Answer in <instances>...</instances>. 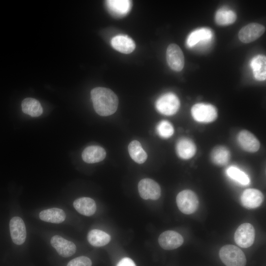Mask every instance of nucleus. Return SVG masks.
I'll return each instance as SVG.
<instances>
[{"label":"nucleus","instance_id":"nucleus-31","mask_svg":"<svg viewBox=\"0 0 266 266\" xmlns=\"http://www.w3.org/2000/svg\"><path fill=\"white\" fill-rule=\"evenodd\" d=\"M116 266H136V265L131 258L125 257L118 263Z\"/></svg>","mask_w":266,"mask_h":266},{"label":"nucleus","instance_id":"nucleus-21","mask_svg":"<svg viewBox=\"0 0 266 266\" xmlns=\"http://www.w3.org/2000/svg\"><path fill=\"white\" fill-rule=\"evenodd\" d=\"M106 2L110 13L115 16H125L129 12L131 7V1L130 0H110Z\"/></svg>","mask_w":266,"mask_h":266},{"label":"nucleus","instance_id":"nucleus-30","mask_svg":"<svg viewBox=\"0 0 266 266\" xmlns=\"http://www.w3.org/2000/svg\"><path fill=\"white\" fill-rule=\"evenodd\" d=\"M91 260L85 256L76 257L70 261L67 266H91Z\"/></svg>","mask_w":266,"mask_h":266},{"label":"nucleus","instance_id":"nucleus-10","mask_svg":"<svg viewBox=\"0 0 266 266\" xmlns=\"http://www.w3.org/2000/svg\"><path fill=\"white\" fill-rule=\"evenodd\" d=\"M265 32V28L263 25L252 23L240 29L238 33V37L242 42L248 43L259 38Z\"/></svg>","mask_w":266,"mask_h":266},{"label":"nucleus","instance_id":"nucleus-29","mask_svg":"<svg viewBox=\"0 0 266 266\" xmlns=\"http://www.w3.org/2000/svg\"><path fill=\"white\" fill-rule=\"evenodd\" d=\"M156 130L158 134L165 138L170 137L174 133L173 126L166 120L160 122L157 126Z\"/></svg>","mask_w":266,"mask_h":266},{"label":"nucleus","instance_id":"nucleus-24","mask_svg":"<svg viewBox=\"0 0 266 266\" xmlns=\"http://www.w3.org/2000/svg\"><path fill=\"white\" fill-rule=\"evenodd\" d=\"M87 239L92 246L101 247L107 244L110 242L111 236L101 230L94 229L88 233Z\"/></svg>","mask_w":266,"mask_h":266},{"label":"nucleus","instance_id":"nucleus-19","mask_svg":"<svg viewBox=\"0 0 266 266\" xmlns=\"http://www.w3.org/2000/svg\"><path fill=\"white\" fill-rule=\"evenodd\" d=\"M73 204L78 212L86 216L93 215L97 209L95 200L88 197L77 199L74 201Z\"/></svg>","mask_w":266,"mask_h":266},{"label":"nucleus","instance_id":"nucleus-18","mask_svg":"<svg viewBox=\"0 0 266 266\" xmlns=\"http://www.w3.org/2000/svg\"><path fill=\"white\" fill-rule=\"evenodd\" d=\"M112 46L118 51L124 54L132 53L135 48L133 40L126 35H118L111 41Z\"/></svg>","mask_w":266,"mask_h":266},{"label":"nucleus","instance_id":"nucleus-12","mask_svg":"<svg viewBox=\"0 0 266 266\" xmlns=\"http://www.w3.org/2000/svg\"><path fill=\"white\" fill-rule=\"evenodd\" d=\"M50 243L59 255L63 257L67 258L73 255L76 250L74 243L58 235L52 236Z\"/></svg>","mask_w":266,"mask_h":266},{"label":"nucleus","instance_id":"nucleus-20","mask_svg":"<svg viewBox=\"0 0 266 266\" xmlns=\"http://www.w3.org/2000/svg\"><path fill=\"white\" fill-rule=\"evenodd\" d=\"M250 66L256 79L264 81L266 79V58L262 55L254 57L251 60Z\"/></svg>","mask_w":266,"mask_h":266},{"label":"nucleus","instance_id":"nucleus-13","mask_svg":"<svg viewBox=\"0 0 266 266\" xmlns=\"http://www.w3.org/2000/svg\"><path fill=\"white\" fill-rule=\"evenodd\" d=\"M264 196L263 193L256 189H247L244 190L240 197L242 205L248 209L258 207L263 203Z\"/></svg>","mask_w":266,"mask_h":266},{"label":"nucleus","instance_id":"nucleus-22","mask_svg":"<svg viewBox=\"0 0 266 266\" xmlns=\"http://www.w3.org/2000/svg\"><path fill=\"white\" fill-rule=\"evenodd\" d=\"M39 218L45 222L59 224L66 219L63 210L58 208H52L42 210L39 213Z\"/></svg>","mask_w":266,"mask_h":266},{"label":"nucleus","instance_id":"nucleus-3","mask_svg":"<svg viewBox=\"0 0 266 266\" xmlns=\"http://www.w3.org/2000/svg\"><path fill=\"white\" fill-rule=\"evenodd\" d=\"M176 201L180 211L185 214L194 213L199 206V200L196 193L191 190H184L176 196Z\"/></svg>","mask_w":266,"mask_h":266},{"label":"nucleus","instance_id":"nucleus-6","mask_svg":"<svg viewBox=\"0 0 266 266\" xmlns=\"http://www.w3.org/2000/svg\"><path fill=\"white\" fill-rule=\"evenodd\" d=\"M255 231L250 223H245L240 225L236 229L234 236L235 242L239 247L248 248L254 243Z\"/></svg>","mask_w":266,"mask_h":266},{"label":"nucleus","instance_id":"nucleus-25","mask_svg":"<svg viewBox=\"0 0 266 266\" xmlns=\"http://www.w3.org/2000/svg\"><path fill=\"white\" fill-rule=\"evenodd\" d=\"M23 112L32 117H38L43 112L42 107L38 100L32 98L25 99L22 102Z\"/></svg>","mask_w":266,"mask_h":266},{"label":"nucleus","instance_id":"nucleus-17","mask_svg":"<svg viewBox=\"0 0 266 266\" xmlns=\"http://www.w3.org/2000/svg\"><path fill=\"white\" fill-rule=\"evenodd\" d=\"M106 156L105 150L98 145H91L85 148L82 153L83 160L89 164L102 161Z\"/></svg>","mask_w":266,"mask_h":266},{"label":"nucleus","instance_id":"nucleus-15","mask_svg":"<svg viewBox=\"0 0 266 266\" xmlns=\"http://www.w3.org/2000/svg\"><path fill=\"white\" fill-rule=\"evenodd\" d=\"M240 146L246 151L254 153L260 148V143L257 137L250 132L247 130L240 131L237 137Z\"/></svg>","mask_w":266,"mask_h":266},{"label":"nucleus","instance_id":"nucleus-7","mask_svg":"<svg viewBox=\"0 0 266 266\" xmlns=\"http://www.w3.org/2000/svg\"><path fill=\"white\" fill-rule=\"evenodd\" d=\"M213 37L212 31L206 28L198 29L193 31L188 36L186 44L190 48L207 46Z\"/></svg>","mask_w":266,"mask_h":266},{"label":"nucleus","instance_id":"nucleus-8","mask_svg":"<svg viewBox=\"0 0 266 266\" xmlns=\"http://www.w3.org/2000/svg\"><path fill=\"white\" fill-rule=\"evenodd\" d=\"M138 190L140 196L144 200H157L161 195L160 185L150 178L141 179L138 184Z\"/></svg>","mask_w":266,"mask_h":266},{"label":"nucleus","instance_id":"nucleus-11","mask_svg":"<svg viewBox=\"0 0 266 266\" xmlns=\"http://www.w3.org/2000/svg\"><path fill=\"white\" fill-rule=\"evenodd\" d=\"M184 239L178 233L174 231H166L162 233L158 238L160 246L165 250L176 249L183 244Z\"/></svg>","mask_w":266,"mask_h":266},{"label":"nucleus","instance_id":"nucleus-5","mask_svg":"<svg viewBox=\"0 0 266 266\" xmlns=\"http://www.w3.org/2000/svg\"><path fill=\"white\" fill-rule=\"evenodd\" d=\"M158 112L165 115H172L178 110L180 103L178 98L173 93H167L159 97L156 101Z\"/></svg>","mask_w":266,"mask_h":266},{"label":"nucleus","instance_id":"nucleus-16","mask_svg":"<svg viewBox=\"0 0 266 266\" xmlns=\"http://www.w3.org/2000/svg\"><path fill=\"white\" fill-rule=\"evenodd\" d=\"M196 151L195 143L189 138H181L176 143V153L181 159L187 160L191 158L195 155Z\"/></svg>","mask_w":266,"mask_h":266},{"label":"nucleus","instance_id":"nucleus-1","mask_svg":"<svg viewBox=\"0 0 266 266\" xmlns=\"http://www.w3.org/2000/svg\"><path fill=\"white\" fill-rule=\"evenodd\" d=\"M91 97L95 111L102 116L114 114L117 109L118 99L110 89L96 87L91 91Z\"/></svg>","mask_w":266,"mask_h":266},{"label":"nucleus","instance_id":"nucleus-9","mask_svg":"<svg viewBox=\"0 0 266 266\" xmlns=\"http://www.w3.org/2000/svg\"><path fill=\"white\" fill-rule=\"evenodd\" d=\"M166 60L170 67L176 71H181L184 66V56L180 48L172 43L167 47L166 52Z\"/></svg>","mask_w":266,"mask_h":266},{"label":"nucleus","instance_id":"nucleus-26","mask_svg":"<svg viewBox=\"0 0 266 266\" xmlns=\"http://www.w3.org/2000/svg\"><path fill=\"white\" fill-rule=\"evenodd\" d=\"M128 151L132 159L138 164L144 163L147 158V153L137 140H133L130 143Z\"/></svg>","mask_w":266,"mask_h":266},{"label":"nucleus","instance_id":"nucleus-23","mask_svg":"<svg viewBox=\"0 0 266 266\" xmlns=\"http://www.w3.org/2000/svg\"><path fill=\"white\" fill-rule=\"evenodd\" d=\"M229 150L225 146H218L213 148L210 154L212 162L216 165L223 166L227 165L230 159Z\"/></svg>","mask_w":266,"mask_h":266},{"label":"nucleus","instance_id":"nucleus-27","mask_svg":"<svg viewBox=\"0 0 266 266\" xmlns=\"http://www.w3.org/2000/svg\"><path fill=\"white\" fill-rule=\"evenodd\" d=\"M236 19L235 13L226 7L219 9L215 17L216 23L221 26H226L233 23Z\"/></svg>","mask_w":266,"mask_h":266},{"label":"nucleus","instance_id":"nucleus-28","mask_svg":"<svg viewBox=\"0 0 266 266\" xmlns=\"http://www.w3.org/2000/svg\"><path fill=\"white\" fill-rule=\"evenodd\" d=\"M228 176L239 183L246 185L250 182L248 176L236 167L232 166L226 170Z\"/></svg>","mask_w":266,"mask_h":266},{"label":"nucleus","instance_id":"nucleus-14","mask_svg":"<svg viewBox=\"0 0 266 266\" xmlns=\"http://www.w3.org/2000/svg\"><path fill=\"white\" fill-rule=\"evenodd\" d=\"M9 229L13 242L17 245L22 244L26 238V229L23 220L19 217H14L10 221Z\"/></svg>","mask_w":266,"mask_h":266},{"label":"nucleus","instance_id":"nucleus-2","mask_svg":"<svg viewBox=\"0 0 266 266\" xmlns=\"http://www.w3.org/2000/svg\"><path fill=\"white\" fill-rule=\"evenodd\" d=\"M219 256L226 266H245L246 259L243 251L237 246L228 244L222 247Z\"/></svg>","mask_w":266,"mask_h":266},{"label":"nucleus","instance_id":"nucleus-4","mask_svg":"<svg viewBox=\"0 0 266 266\" xmlns=\"http://www.w3.org/2000/svg\"><path fill=\"white\" fill-rule=\"evenodd\" d=\"M193 119L200 123H210L215 121L218 116L216 108L213 105L204 103H198L191 108Z\"/></svg>","mask_w":266,"mask_h":266}]
</instances>
